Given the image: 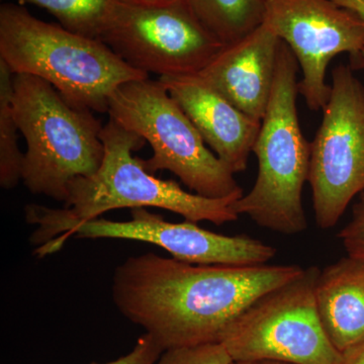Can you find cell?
<instances>
[{"instance_id": "obj_21", "label": "cell", "mask_w": 364, "mask_h": 364, "mask_svg": "<svg viewBox=\"0 0 364 364\" xmlns=\"http://www.w3.org/2000/svg\"><path fill=\"white\" fill-rule=\"evenodd\" d=\"M341 364H364V341L342 352Z\"/></svg>"}, {"instance_id": "obj_8", "label": "cell", "mask_w": 364, "mask_h": 364, "mask_svg": "<svg viewBox=\"0 0 364 364\" xmlns=\"http://www.w3.org/2000/svg\"><path fill=\"white\" fill-rule=\"evenodd\" d=\"M100 40L134 69L159 78L200 73L224 46L188 0H117Z\"/></svg>"}, {"instance_id": "obj_17", "label": "cell", "mask_w": 364, "mask_h": 364, "mask_svg": "<svg viewBox=\"0 0 364 364\" xmlns=\"http://www.w3.org/2000/svg\"><path fill=\"white\" fill-rule=\"evenodd\" d=\"M49 11L69 32L100 40L117 0H18Z\"/></svg>"}, {"instance_id": "obj_20", "label": "cell", "mask_w": 364, "mask_h": 364, "mask_svg": "<svg viewBox=\"0 0 364 364\" xmlns=\"http://www.w3.org/2000/svg\"><path fill=\"white\" fill-rule=\"evenodd\" d=\"M164 351L161 345L158 343L154 337L145 333L138 339L130 353L122 356L117 360L102 364H155Z\"/></svg>"}, {"instance_id": "obj_4", "label": "cell", "mask_w": 364, "mask_h": 364, "mask_svg": "<svg viewBox=\"0 0 364 364\" xmlns=\"http://www.w3.org/2000/svg\"><path fill=\"white\" fill-rule=\"evenodd\" d=\"M299 67L282 41L272 97L253 147L257 177L247 195L232 205L238 215L287 236L308 228L301 193L310 172L311 143L301 132L296 109Z\"/></svg>"}, {"instance_id": "obj_23", "label": "cell", "mask_w": 364, "mask_h": 364, "mask_svg": "<svg viewBox=\"0 0 364 364\" xmlns=\"http://www.w3.org/2000/svg\"><path fill=\"white\" fill-rule=\"evenodd\" d=\"M231 364H294L284 363V361L275 360H249V361H233Z\"/></svg>"}, {"instance_id": "obj_15", "label": "cell", "mask_w": 364, "mask_h": 364, "mask_svg": "<svg viewBox=\"0 0 364 364\" xmlns=\"http://www.w3.org/2000/svg\"><path fill=\"white\" fill-rule=\"evenodd\" d=\"M270 0H188L198 18L223 45L262 25Z\"/></svg>"}, {"instance_id": "obj_10", "label": "cell", "mask_w": 364, "mask_h": 364, "mask_svg": "<svg viewBox=\"0 0 364 364\" xmlns=\"http://www.w3.org/2000/svg\"><path fill=\"white\" fill-rule=\"evenodd\" d=\"M265 23L291 50L303 77L299 93L313 112L324 109L331 86L326 72L331 60L347 53L364 63V20L332 0H270Z\"/></svg>"}, {"instance_id": "obj_7", "label": "cell", "mask_w": 364, "mask_h": 364, "mask_svg": "<svg viewBox=\"0 0 364 364\" xmlns=\"http://www.w3.org/2000/svg\"><path fill=\"white\" fill-rule=\"evenodd\" d=\"M320 268L303 272L263 294L235 318L224 333L233 361L275 360L294 364H341L318 315L316 286Z\"/></svg>"}, {"instance_id": "obj_14", "label": "cell", "mask_w": 364, "mask_h": 364, "mask_svg": "<svg viewBox=\"0 0 364 364\" xmlns=\"http://www.w3.org/2000/svg\"><path fill=\"white\" fill-rule=\"evenodd\" d=\"M318 315L340 352L364 341V262L347 255L320 270L316 286Z\"/></svg>"}, {"instance_id": "obj_3", "label": "cell", "mask_w": 364, "mask_h": 364, "mask_svg": "<svg viewBox=\"0 0 364 364\" xmlns=\"http://www.w3.org/2000/svg\"><path fill=\"white\" fill-rule=\"evenodd\" d=\"M0 58L14 74L51 83L72 107L100 114L119 86L149 78L102 41L41 21L23 4L0 6Z\"/></svg>"}, {"instance_id": "obj_24", "label": "cell", "mask_w": 364, "mask_h": 364, "mask_svg": "<svg viewBox=\"0 0 364 364\" xmlns=\"http://www.w3.org/2000/svg\"><path fill=\"white\" fill-rule=\"evenodd\" d=\"M363 58L364 60V49H363Z\"/></svg>"}, {"instance_id": "obj_12", "label": "cell", "mask_w": 364, "mask_h": 364, "mask_svg": "<svg viewBox=\"0 0 364 364\" xmlns=\"http://www.w3.org/2000/svg\"><path fill=\"white\" fill-rule=\"evenodd\" d=\"M205 144L234 174L245 171L261 128L198 75L160 77Z\"/></svg>"}, {"instance_id": "obj_16", "label": "cell", "mask_w": 364, "mask_h": 364, "mask_svg": "<svg viewBox=\"0 0 364 364\" xmlns=\"http://www.w3.org/2000/svg\"><path fill=\"white\" fill-rule=\"evenodd\" d=\"M14 74L0 58V186L9 189L21 181L23 153L18 146V124L14 114Z\"/></svg>"}, {"instance_id": "obj_9", "label": "cell", "mask_w": 364, "mask_h": 364, "mask_svg": "<svg viewBox=\"0 0 364 364\" xmlns=\"http://www.w3.org/2000/svg\"><path fill=\"white\" fill-rule=\"evenodd\" d=\"M311 143L308 182L316 222L331 229L364 193V86L350 66L332 72L331 95Z\"/></svg>"}, {"instance_id": "obj_11", "label": "cell", "mask_w": 364, "mask_h": 364, "mask_svg": "<svg viewBox=\"0 0 364 364\" xmlns=\"http://www.w3.org/2000/svg\"><path fill=\"white\" fill-rule=\"evenodd\" d=\"M132 219L112 222L105 219L82 223L72 236L83 239H124L159 246L174 259L191 264L254 267L267 264L277 249L247 235L217 234L198 223H170L145 208H132Z\"/></svg>"}, {"instance_id": "obj_5", "label": "cell", "mask_w": 364, "mask_h": 364, "mask_svg": "<svg viewBox=\"0 0 364 364\" xmlns=\"http://www.w3.org/2000/svg\"><path fill=\"white\" fill-rule=\"evenodd\" d=\"M13 104L26 142L21 181L33 195L65 203L69 182L100 169L104 126L93 112L72 107L51 83L28 74H14Z\"/></svg>"}, {"instance_id": "obj_1", "label": "cell", "mask_w": 364, "mask_h": 364, "mask_svg": "<svg viewBox=\"0 0 364 364\" xmlns=\"http://www.w3.org/2000/svg\"><path fill=\"white\" fill-rule=\"evenodd\" d=\"M303 270L299 265H193L147 253L116 268L112 299L164 350L196 346L219 342L256 299Z\"/></svg>"}, {"instance_id": "obj_18", "label": "cell", "mask_w": 364, "mask_h": 364, "mask_svg": "<svg viewBox=\"0 0 364 364\" xmlns=\"http://www.w3.org/2000/svg\"><path fill=\"white\" fill-rule=\"evenodd\" d=\"M233 363L220 342L167 349L155 364H231Z\"/></svg>"}, {"instance_id": "obj_13", "label": "cell", "mask_w": 364, "mask_h": 364, "mask_svg": "<svg viewBox=\"0 0 364 364\" xmlns=\"http://www.w3.org/2000/svg\"><path fill=\"white\" fill-rule=\"evenodd\" d=\"M282 40L264 23L224 45L198 75L232 105L262 122L272 97Z\"/></svg>"}, {"instance_id": "obj_6", "label": "cell", "mask_w": 364, "mask_h": 364, "mask_svg": "<svg viewBox=\"0 0 364 364\" xmlns=\"http://www.w3.org/2000/svg\"><path fill=\"white\" fill-rule=\"evenodd\" d=\"M109 119L142 136L153 149L143 160L150 173L168 170L198 196L240 198L235 174L208 149L203 136L161 81H131L109 100Z\"/></svg>"}, {"instance_id": "obj_2", "label": "cell", "mask_w": 364, "mask_h": 364, "mask_svg": "<svg viewBox=\"0 0 364 364\" xmlns=\"http://www.w3.org/2000/svg\"><path fill=\"white\" fill-rule=\"evenodd\" d=\"M100 136L105 147L102 165L92 176L69 182L65 207L26 205V221L37 226L30 240L38 246L36 254L41 257L61 250L79 225L119 208H164L186 221L217 226L238 220L232 205L239 198H210L188 193L176 181H163L146 170L143 160L133 156L145 145L142 136L112 119Z\"/></svg>"}, {"instance_id": "obj_19", "label": "cell", "mask_w": 364, "mask_h": 364, "mask_svg": "<svg viewBox=\"0 0 364 364\" xmlns=\"http://www.w3.org/2000/svg\"><path fill=\"white\" fill-rule=\"evenodd\" d=\"M338 238L347 255L364 262V193L354 205L351 220L339 232Z\"/></svg>"}, {"instance_id": "obj_22", "label": "cell", "mask_w": 364, "mask_h": 364, "mask_svg": "<svg viewBox=\"0 0 364 364\" xmlns=\"http://www.w3.org/2000/svg\"><path fill=\"white\" fill-rule=\"evenodd\" d=\"M332 1L358 14L364 20V0H332Z\"/></svg>"}]
</instances>
